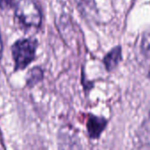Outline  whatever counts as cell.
Returning a JSON list of instances; mask_svg holds the SVG:
<instances>
[{"mask_svg": "<svg viewBox=\"0 0 150 150\" xmlns=\"http://www.w3.org/2000/svg\"><path fill=\"white\" fill-rule=\"evenodd\" d=\"M108 124V120L102 117L89 115L87 120V131L91 139H98L104 131Z\"/></svg>", "mask_w": 150, "mask_h": 150, "instance_id": "3957f363", "label": "cell"}, {"mask_svg": "<svg viewBox=\"0 0 150 150\" xmlns=\"http://www.w3.org/2000/svg\"><path fill=\"white\" fill-rule=\"evenodd\" d=\"M148 76L150 77V70H149V73H148Z\"/></svg>", "mask_w": 150, "mask_h": 150, "instance_id": "30bf717a", "label": "cell"}, {"mask_svg": "<svg viewBox=\"0 0 150 150\" xmlns=\"http://www.w3.org/2000/svg\"><path fill=\"white\" fill-rule=\"evenodd\" d=\"M78 11L83 16H93L96 13V0H74Z\"/></svg>", "mask_w": 150, "mask_h": 150, "instance_id": "5b68a950", "label": "cell"}, {"mask_svg": "<svg viewBox=\"0 0 150 150\" xmlns=\"http://www.w3.org/2000/svg\"><path fill=\"white\" fill-rule=\"evenodd\" d=\"M141 52L146 58H150V32L145 33L140 44Z\"/></svg>", "mask_w": 150, "mask_h": 150, "instance_id": "52a82bcc", "label": "cell"}, {"mask_svg": "<svg viewBox=\"0 0 150 150\" xmlns=\"http://www.w3.org/2000/svg\"><path fill=\"white\" fill-rule=\"evenodd\" d=\"M37 47V39L32 37L21 38L13 42L11 52L14 63V71L25 70L35 59Z\"/></svg>", "mask_w": 150, "mask_h": 150, "instance_id": "7a4b0ae2", "label": "cell"}, {"mask_svg": "<svg viewBox=\"0 0 150 150\" xmlns=\"http://www.w3.org/2000/svg\"><path fill=\"white\" fill-rule=\"evenodd\" d=\"M122 60V48L116 46L112 48L103 57V64L108 71H113Z\"/></svg>", "mask_w": 150, "mask_h": 150, "instance_id": "277c9868", "label": "cell"}, {"mask_svg": "<svg viewBox=\"0 0 150 150\" xmlns=\"http://www.w3.org/2000/svg\"><path fill=\"white\" fill-rule=\"evenodd\" d=\"M14 0H0V9L6 11L13 6Z\"/></svg>", "mask_w": 150, "mask_h": 150, "instance_id": "ba28073f", "label": "cell"}, {"mask_svg": "<svg viewBox=\"0 0 150 150\" xmlns=\"http://www.w3.org/2000/svg\"><path fill=\"white\" fill-rule=\"evenodd\" d=\"M14 23L24 31L41 28L42 13L36 0H18L14 9Z\"/></svg>", "mask_w": 150, "mask_h": 150, "instance_id": "6da1fadb", "label": "cell"}, {"mask_svg": "<svg viewBox=\"0 0 150 150\" xmlns=\"http://www.w3.org/2000/svg\"><path fill=\"white\" fill-rule=\"evenodd\" d=\"M44 73L41 67L35 66L31 68L26 75V85L28 88H33L43 80Z\"/></svg>", "mask_w": 150, "mask_h": 150, "instance_id": "8992f818", "label": "cell"}, {"mask_svg": "<svg viewBox=\"0 0 150 150\" xmlns=\"http://www.w3.org/2000/svg\"><path fill=\"white\" fill-rule=\"evenodd\" d=\"M3 50H4L3 41H2V37H1V33H0V60L2 59V56H3Z\"/></svg>", "mask_w": 150, "mask_h": 150, "instance_id": "9c48e42d", "label": "cell"}]
</instances>
